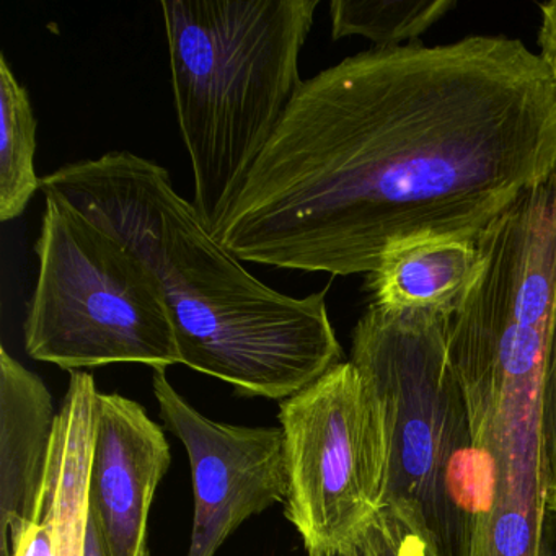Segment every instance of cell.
I'll return each mask as SVG.
<instances>
[{
  "instance_id": "obj_17",
  "label": "cell",
  "mask_w": 556,
  "mask_h": 556,
  "mask_svg": "<svg viewBox=\"0 0 556 556\" xmlns=\"http://www.w3.org/2000/svg\"><path fill=\"white\" fill-rule=\"evenodd\" d=\"M542 25L539 31L540 58L556 86V0L540 5Z\"/></svg>"
},
{
  "instance_id": "obj_4",
  "label": "cell",
  "mask_w": 556,
  "mask_h": 556,
  "mask_svg": "<svg viewBox=\"0 0 556 556\" xmlns=\"http://www.w3.org/2000/svg\"><path fill=\"white\" fill-rule=\"evenodd\" d=\"M447 317L369 304L354 327L350 361L382 406V506L412 520L435 555L471 556L480 478L467 399L448 356Z\"/></svg>"
},
{
  "instance_id": "obj_5",
  "label": "cell",
  "mask_w": 556,
  "mask_h": 556,
  "mask_svg": "<svg viewBox=\"0 0 556 556\" xmlns=\"http://www.w3.org/2000/svg\"><path fill=\"white\" fill-rule=\"evenodd\" d=\"M37 285L24 324L28 356L61 369L180 364L161 285L122 240L45 194Z\"/></svg>"
},
{
  "instance_id": "obj_1",
  "label": "cell",
  "mask_w": 556,
  "mask_h": 556,
  "mask_svg": "<svg viewBox=\"0 0 556 556\" xmlns=\"http://www.w3.org/2000/svg\"><path fill=\"white\" fill-rule=\"evenodd\" d=\"M552 181L556 86L522 41L370 48L302 83L213 233L240 262L367 276Z\"/></svg>"
},
{
  "instance_id": "obj_14",
  "label": "cell",
  "mask_w": 556,
  "mask_h": 556,
  "mask_svg": "<svg viewBox=\"0 0 556 556\" xmlns=\"http://www.w3.org/2000/svg\"><path fill=\"white\" fill-rule=\"evenodd\" d=\"M354 549L357 556H438L418 527L389 506L364 527Z\"/></svg>"
},
{
  "instance_id": "obj_3",
  "label": "cell",
  "mask_w": 556,
  "mask_h": 556,
  "mask_svg": "<svg viewBox=\"0 0 556 556\" xmlns=\"http://www.w3.org/2000/svg\"><path fill=\"white\" fill-rule=\"evenodd\" d=\"M318 0H164L175 112L211 232L304 80Z\"/></svg>"
},
{
  "instance_id": "obj_18",
  "label": "cell",
  "mask_w": 556,
  "mask_h": 556,
  "mask_svg": "<svg viewBox=\"0 0 556 556\" xmlns=\"http://www.w3.org/2000/svg\"><path fill=\"white\" fill-rule=\"evenodd\" d=\"M536 556H556V500H545Z\"/></svg>"
},
{
  "instance_id": "obj_19",
  "label": "cell",
  "mask_w": 556,
  "mask_h": 556,
  "mask_svg": "<svg viewBox=\"0 0 556 556\" xmlns=\"http://www.w3.org/2000/svg\"><path fill=\"white\" fill-rule=\"evenodd\" d=\"M86 556H112L92 516H90L89 532H87Z\"/></svg>"
},
{
  "instance_id": "obj_16",
  "label": "cell",
  "mask_w": 556,
  "mask_h": 556,
  "mask_svg": "<svg viewBox=\"0 0 556 556\" xmlns=\"http://www.w3.org/2000/svg\"><path fill=\"white\" fill-rule=\"evenodd\" d=\"M11 556H54L50 529L40 520L27 523L12 542Z\"/></svg>"
},
{
  "instance_id": "obj_20",
  "label": "cell",
  "mask_w": 556,
  "mask_h": 556,
  "mask_svg": "<svg viewBox=\"0 0 556 556\" xmlns=\"http://www.w3.org/2000/svg\"><path fill=\"white\" fill-rule=\"evenodd\" d=\"M315 556H357L356 549L348 548V549H333V552L320 553V555Z\"/></svg>"
},
{
  "instance_id": "obj_9",
  "label": "cell",
  "mask_w": 556,
  "mask_h": 556,
  "mask_svg": "<svg viewBox=\"0 0 556 556\" xmlns=\"http://www.w3.org/2000/svg\"><path fill=\"white\" fill-rule=\"evenodd\" d=\"M58 413L43 380L0 348V556L37 520Z\"/></svg>"
},
{
  "instance_id": "obj_6",
  "label": "cell",
  "mask_w": 556,
  "mask_h": 556,
  "mask_svg": "<svg viewBox=\"0 0 556 556\" xmlns=\"http://www.w3.org/2000/svg\"><path fill=\"white\" fill-rule=\"evenodd\" d=\"M288 454L286 517L308 556L353 548L382 507L386 422L372 387L351 361L279 403Z\"/></svg>"
},
{
  "instance_id": "obj_12",
  "label": "cell",
  "mask_w": 556,
  "mask_h": 556,
  "mask_svg": "<svg viewBox=\"0 0 556 556\" xmlns=\"http://www.w3.org/2000/svg\"><path fill=\"white\" fill-rule=\"evenodd\" d=\"M37 126L28 90L0 54V220L17 219L40 190L35 170Z\"/></svg>"
},
{
  "instance_id": "obj_11",
  "label": "cell",
  "mask_w": 556,
  "mask_h": 556,
  "mask_svg": "<svg viewBox=\"0 0 556 556\" xmlns=\"http://www.w3.org/2000/svg\"><path fill=\"white\" fill-rule=\"evenodd\" d=\"M483 269L477 240L422 237L390 247L366 276L370 305L451 314Z\"/></svg>"
},
{
  "instance_id": "obj_7",
  "label": "cell",
  "mask_w": 556,
  "mask_h": 556,
  "mask_svg": "<svg viewBox=\"0 0 556 556\" xmlns=\"http://www.w3.org/2000/svg\"><path fill=\"white\" fill-rule=\"evenodd\" d=\"M167 369H152V389L165 428L190 457L194 514L188 556H214L247 519L288 500L285 431L213 421L174 389Z\"/></svg>"
},
{
  "instance_id": "obj_13",
  "label": "cell",
  "mask_w": 556,
  "mask_h": 556,
  "mask_svg": "<svg viewBox=\"0 0 556 556\" xmlns=\"http://www.w3.org/2000/svg\"><path fill=\"white\" fill-rule=\"evenodd\" d=\"M457 5L455 0H333L331 37H364L374 48L415 43Z\"/></svg>"
},
{
  "instance_id": "obj_15",
  "label": "cell",
  "mask_w": 556,
  "mask_h": 556,
  "mask_svg": "<svg viewBox=\"0 0 556 556\" xmlns=\"http://www.w3.org/2000/svg\"><path fill=\"white\" fill-rule=\"evenodd\" d=\"M543 455H545L546 500H556V299L546 351L542 396Z\"/></svg>"
},
{
  "instance_id": "obj_10",
  "label": "cell",
  "mask_w": 556,
  "mask_h": 556,
  "mask_svg": "<svg viewBox=\"0 0 556 556\" xmlns=\"http://www.w3.org/2000/svg\"><path fill=\"white\" fill-rule=\"evenodd\" d=\"M99 393L90 374L71 372L70 389L58 413L37 514V520L53 535L54 556H86Z\"/></svg>"
},
{
  "instance_id": "obj_2",
  "label": "cell",
  "mask_w": 556,
  "mask_h": 556,
  "mask_svg": "<svg viewBox=\"0 0 556 556\" xmlns=\"http://www.w3.org/2000/svg\"><path fill=\"white\" fill-rule=\"evenodd\" d=\"M40 190L73 204L154 273L184 366L239 395L282 402L343 363L328 289L292 298L256 279L157 162L109 152L63 165Z\"/></svg>"
},
{
  "instance_id": "obj_8",
  "label": "cell",
  "mask_w": 556,
  "mask_h": 556,
  "mask_svg": "<svg viewBox=\"0 0 556 556\" xmlns=\"http://www.w3.org/2000/svg\"><path fill=\"white\" fill-rule=\"evenodd\" d=\"M170 464L164 429L144 406L118 393L100 392L90 467V516L112 556H149V510Z\"/></svg>"
}]
</instances>
